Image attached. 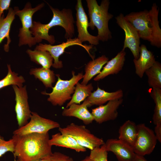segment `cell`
Returning a JSON list of instances; mask_svg holds the SVG:
<instances>
[{
    "label": "cell",
    "instance_id": "cell-1",
    "mask_svg": "<svg viewBox=\"0 0 161 161\" xmlns=\"http://www.w3.org/2000/svg\"><path fill=\"white\" fill-rule=\"evenodd\" d=\"M12 138L15 141V161L16 157L22 161H35L53 154L48 132L13 135Z\"/></svg>",
    "mask_w": 161,
    "mask_h": 161
},
{
    "label": "cell",
    "instance_id": "cell-2",
    "mask_svg": "<svg viewBox=\"0 0 161 161\" xmlns=\"http://www.w3.org/2000/svg\"><path fill=\"white\" fill-rule=\"evenodd\" d=\"M159 12L158 6L154 3L149 10L132 12L125 17L135 29L140 38L160 48L161 47V29L158 21Z\"/></svg>",
    "mask_w": 161,
    "mask_h": 161
},
{
    "label": "cell",
    "instance_id": "cell-3",
    "mask_svg": "<svg viewBox=\"0 0 161 161\" xmlns=\"http://www.w3.org/2000/svg\"><path fill=\"white\" fill-rule=\"evenodd\" d=\"M48 5L53 14L50 21L46 24L39 21H33V26L30 29L32 35L34 36L37 43L45 40L50 44H54L55 41L54 36L49 35L48 33L50 29L57 26H60L64 29L66 38H72L75 35V21L72 10L64 8L60 10Z\"/></svg>",
    "mask_w": 161,
    "mask_h": 161
},
{
    "label": "cell",
    "instance_id": "cell-4",
    "mask_svg": "<svg viewBox=\"0 0 161 161\" xmlns=\"http://www.w3.org/2000/svg\"><path fill=\"white\" fill-rule=\"evenodd\" d=\"M90 22L89 27L94 30L96 27L97 36L99 41H107L112 38L108 25L109 21L113 15L108 12L110 5L109 0H103L99 5L96 0H86Z\"/></svg>",
    "mask_w": 161,
    "mask_h": 161
},
{
    "label": "cell",
    "instance_id": "cell-5",
    "mask_svg": "<svg viewBox=\"0 0 161 161\" xmlns=\"http://www.w3.org/2000/svg\"><path fill=\"white\" fill-rule=\"evenodd\" d=\"M72 73V77L69 80H62L59 75H56L58 80L55 86L52 88V92L50 93L45 91L41 92L42 94L49 96L47 100L53 105L62 106L67 101L71 100V95L75 91V86L83 78L84 75L82 72L75 75L73 71Z\"/></svg>",
    "mask_w": 161,
    "mask_h": 161
},
{
    "label": "cell",
    "instance_id": "cell-6",
    "mask_svg": "<svg viewBox=\"0 0 161 161\" xmlns=\"http://www.w3.org/2000/svg\"><path fill=\"white\" fill-rule=\"evenodd\" d=\"M44 5V4L42 3L32 8L31 3L28 2L22 10H19L17 7H14L16 15L19 17L22 24V27L19 29L18 35L19 47L28 45L30 47H31L37 43L34 37L32 36L30 31L33 25L32 16L35 13L41 10Z\"/></svg>",
    "mask_w": 161,
    "mask_h": 161
},
{
    "label": "cell",
    "instance_id": "cell-7",
    "mask_svg": "<svg viewBox=\"0 0 161 161\" xmlns=\"http://www.w3.org/2000/svg\"><path fill=\"white\" fill-rule=\"evenodd\" d=\"M58 130L62 134L72 137L79 145L90 151L105 143L102 138L92 134L84 125L71 123L65 127H60Z\"/></svg>",
    "mask_w": 161,
    "mask_h": 161
},
{
    "label": "cell",
    "instance_id": "cell-8",
    "mask_svg": "<svg viewBox=\"0 0 161 161\" xmlns=\"http://www.w3.org/2000/svg\"><path fill=\"white\" fill-rule=\"evenodd\" d=\"M30 119V121L24 126L14 131L13 135L21 136L34 133H46L52 129L60 127L58 122L42 117L35 112H31Z\"/></svg>",
    "mask_w": 161,
    "mask_h": 161
},
{
    "label": "cell",
    "instance_id": "cell-9",
    "mask_svg": "<svg viewBox=\"0 0 161 161\" xmlns=\"http://www.w3.org/2000/svg\"><path fill=\"white\" fill-rule=\"evenodd\" d=\"M137 135L133 147L135 154L144 156L151 154L156 145L157 139L154 133L144 123L137 125Z\"/></svg>",
    "mask_w": 161,
    "mask_h": 161
},
{
    "label": "cell",
    "instance_id": "cell-10",
    "mask_svg": "<svg viewBox=\"0 0 161 161\" xmlns=\"http://www.w3.org/2000/svg\"><path fill=\"white\" fill-rule=\"evenodd\" d=\"M74 45H79L83 47L92 59H94L89 52L90 49L92 48V46L83 44L77 38L67 39L66 42L55 45L40 43L36 46L35 49L48 52L53 59L54 62L52 66L55 69H60L63 67V65L62 61L59 60V57L64 53L66 49Z\"/></svg>",
    "mask_w": 161,
    "mask_h": 161
},
{
    "label": "cell",
    "instance_id": "cell-11",
    "mask_svg": "<svg viewBox=\"0 0 161 161\" xmlns=\"http://www.w3.org/2000/svg\"><path fill=\"white\" fill-rule=\"evenodd\" d=\"M116 23L125 33V38L122 50L128 48L131 52L134 59L138 58L140 51V38L134 28L127 21L122 13L115 17Z\"/></svg>",
    "mask_w": 161,
    "mask_h": 161
},
{
    "label": "cell",
    "instance_id": "cell-12",
    "mask_svg": "<svg viewBox=\"0 0 161 161\" xmlns=\"http://www.w3.org/2000/svg\"><path fill=\"white\" fill-rule=\"evenodd\" d=\"M15 93V111L19 128L23 126L28 122L31 114L28 102V95L26 86L18 87L12 86Z\"/></svg>",
    "mask_w": 161,
    "mask_h": 161
},
{
    "label": "cell",
    "instance_id": "cell-13",
    "mask_svg": "<svg viewBox=\"0 0 161 161\" xmlns=\"http://www.w3.org/2000/svg\"><path fill=\"white\" fill-rule=\"evenodd\" d=\"M76 24L78 32L77 38L82 43L88 41L91 45H97L99 41L97 37L90 34L88 31L89 22L81 0H77L75 6Z\"/></svg>",
    "mask_w": 161,
    "mask_h": 161
},
{
    "label": "cell",
    "instance_id": "cell-14",
    "mask_svg": "<svg viewBox=\"0 0 161 161\" xmlns=\"http://www.w3.org/2000/svg\"><path fill=\"white\" fill-rule=\"evenodd\" d=\"M122 98L110 100L104 105L92 109L91 114L94 120L99 124L115 120L118 115L117 109L122 104Z\"/></svg>",
    "mask_w": 161,
    "mask_h": 161
},
{
    "label": "cell",
    "instance_id": "cell-15",
    "mask_svg": "<svg viewBox=\"0 0 161 161\" xmlns=\"http://www.w3.org/2000/svg\"><path fill=\"white\" fill-rule=\"evenodd\" d=\"M104 145L106 150L112 152L118 161H133L135 157L133 147L119 139H108Z\"/></svg>",
    "mask_w": 161,
    "mask_h": 161
},
{
    "label": "cell",
    "instance_id": "cell-16",
    "mask_svg": "<svg viewBox=\"0 0 161 161\" xmlns=\"http://www.w3.org/2000/svg\"><path fill=\"white\" fill-rule=\"evenodd\" d=\"M88 103L85 99L81 104L73 103L62 111V115L65 117H73L82 121L86 125L91 123L94 120V117L88 109Z\"/></svg>",
    "mask_w": 161,
    "mask_h": 161
},
{
    "label": "cell",
    "instance_id": "cell-17",
    "mask_svg": "<svg viewBox=\"0 0 161 161\" xmlns=\"http://www.w3.org/2000/svg\"><path fill=\"white\" fill-rule=\"evenodd\" d=\"M126 53L122 50L116 56L108 61L102 70L94 79L95 81L103 79L111 75L116 74L122 69L125 61Z\"/></svg>",
    "mask_w": 161,
    "mask_h": 161
},
{
    "label": "cell",
    "instance_id": "cell-18",
    "mask_svg": "<svg viewBox=\"0 0 161 161\" xmlns=\"http://www.w3.org/2000/svg\"><path fill=\"white\" fill-rule=\"evenodd\" d=\"M123 96V92L121 89L114 92H108L98 86L97 89L86 99L88 103V107H90L93 105H103L109 101L122 98Z\"/></svg>",
    "mask_w": 161,
    "mask_h": 161
},
{
    "label": "cell",
    "instance_id": "cell-19",
    "mask_svg": "<svg viewBox=\"0 0 161 161\" xmlns=\"http://www.w3.org/2000/svg\"><path fill=\"white\" fill-rule=\"evenodd\" d=\"M156 61L152 52L148 50L145 45H141L138 58L133 60L136 74L140 78H142L145 71L151 67Z\"/></svg>",
    "mask_w": 161,
    "mask_h": 161
},
{
    "label": "cell",
    "instance_id": "cell-20",
    "mask_svg": "<svg viewBox=\"0 0 161 161\" xmlns=\"http://www.w3.org/2000/svg\"><path fill=\"white\" fill-rule=\"evenodd\" d=\"M15 15V10L10 7L6 17L4 14H3L0 18V44L3 40L6 38L7 42L4 46V50L6 52H8L9 49V44L11 42L9 36L10 32Z\"/></svg>",
    "mask_w": 161,
    "mask_h": 161
},
{
    "label": "cell",
    "instance_id": "cell-21",
    "mask_svg": "<svg viewBox=\"0 0 161 161\" xmlns=\"http://www.w3.org/2000/svg\"><path fill=\"white\" fill-rule=\"evenodd\" d=\"M49 143L52 146L65 147L78 152H84L86 150V148L79 145L72 137L60 132L52 135L49 140Z\"/></svg>",
    "mask_w": 161,
    "mask_h": 161
},
{
    "label": "cell",
    "instance_id": "cell-22",
    "mask_svg": "<svg viewBox=\"0 0 161 161\" xmlns=\"http://www.w3.org/2000/svg\"><path fill=\"white\" fill-rule=\"evenodd\" d=\"M108 61V58L104 55L90 61L85 66V73L81 84L86 85L94 76L100 72L103 66Z\"/></svg>",
    "mask_w": 161,
    "mask_h": 161
},
{
    "label": "cell",
    "instance_id": "cell-23",
    "mask_svg": "<svg viewBox=\"0 0 161 161\" xmlns=\"http://www.w3.org/2000/svg\"><path fill=\"white\" fill-rule=\"evenodd\" d=\"M119 139L133 147L137 135V125L130 120L126 121L119 130Z\"/></svg>",
    "mask_w": 161,
    "mask_h": 161
},
{
    "label": "cell",
    "instance_id": "cell-24",
    "mask_svg": "<svg viewBox=\"0 0 161 161\" xmlns=\"http://www.w3.org/2000/svg\"><path fill=\"white\" fill-rule=\"evenodd\" d=\"M26 52L31 61L41 65L42 67L50 69L52 66L53 59L48 52L28 49Z\"/></svg>",
    "mask_w": 161,
    "mask_h": 161
},
{
    "label": "cell",
    "instance_id": "cell-25",
    "mask_svg": "<svg viewBox=\"0 0 161 161\" xmlns=\"http://www.w3.org/2000/svg\"><path fill=\"white\" fill-rule=\"evenodd\" d=\"M29 73L41 81L46 88H52V84L55 81L54 72L49 69L43 67L33 68L30 69Z\"/></svg>",
    "mask_w": 161,
    "mask_h": 161
},
{
    "label": "cell",
    "instance_id": "cell-26",
    "mask_svg": "<svg viewBox=\"0 0 161 161\" xmlns=\"http://www.w3.org/2000/svg\"><path fill=\"white\" fill-rule=\"evenodd\" d=\"M76 85L74 94L66 108H68L73 103L80 104L90 95L93 89L91 83L83 85L78 82Z\"/></svg>",
    "mask_w": 161,
    "mask_h": 161
},
{
    "label": "cell",
    "instance_id": "cell-27",
    "mask_svg": "<svg viewBox=\"0 0 161 161\" xmlns=\"http://www.w3.org/2000/svg\"><path fill=\"white\" fill-rule=\"evenodd\" d=\"M148 77V86L152 88L161 89V64L156 61L145 72Z\"/></svg>",
    "mask_w": 161,
    "mask_h": 161
},
{
    "label": "cell",
    "instance_id": "cell-28",
    "mask_svg": "<svg viewBox=\"0 0 161 161\" xmlns=\"http://www.w3.org/2000/svg\"><path fill=\"white\" fill-rule=\"evenodd\" d=\"M8 72L6 76L0 80V90L7 86L15 85L18 87L23 86L25 82L24 77L18 75V73L12 71L10 64H7Z\"/></svg>",
    "mask_w": 161,
    "mask_h": 161
},
{
    "label": "cell",
    "instance_id": "cell-29",
    "mask_svg": "<svg viewBox=\"0 0 161 161\" xmlns=\"http://www.w3.org/2000/svg\"><path fill=\"white\" fill-rule=\"evenodd\" d=\"M150 95L155 106L152 120L155 125L161 124V89L152 88Z\"/></svg>",
    "mask_w": 161,
    "mask_h": 161
},
{
    "label": "cell",
    "instance_id": "cell-30",
    "mask_svg": "<svg viewBox=\"0 0 161 161\" xmlns=\"http://www.w3.org/2000/svg\"><path fill=\"white\" fill-rule=\"evenodd\" d=\"M89 156L92 161H108V151L104 144L91 150Z\"/></svg>",
    "mask_w": 161,
    "mask_h": 161
},
{
    "label": "cell",
    "instance_id": "cell-31",
    "mask_svg": "<svg viewBox=\"0 0 161 161\" xmlns=\"http://www.w3.org/2000/svg\"><path fill=\"white\" fill-rule=\"evenodd\" d=\"M14 150V139L12 138L6 141L0 135V157L8 152H11L13 154Z\"/></svg>",
    "mask_w": 161,
    "mask_h": 161
},
{
    "label": "cell",
    "instance_id": "cell-32",
    "mask_svg": "<svg viewBox=\"0 0 161 161\" xmlns=\"http://www.w3.org/2000/svg\"><path fill=\"white\" fill-rule=\"evenodd\" d=\"M52 161H73L71 157L60 152H55L52 156Z\"/></svg>",
    "mask_w": 161,
    "mask_h": 161
},
{
    "label": "cell",
    "instance_id": "cell-33",
    "mask_svg": "<svg viewBox=\"0 0 161 161\" xmlns=\"http://www.w3.org/2000/svg\"><path fill=\"white\" fill-rule=\"evenodd\" d=\"M11 1L10 0H0V18L4 14L5 10H7L10 8Z\"/></svg>",
    "mask_w": 161,
    "mask_h": 161
},
{
    "label": "cell",
    "instance_id": "cell-34",
    "mask_svg": "<svg viewBox=\"0 0 161 161\" xmlns=\"http://www.w3.org/2000/svg\"><path fill=\"white\" fill-rule=\"evenodd\" d=\"M157 140L161 142V124L156 125L154 132Z\"/></svg>",
    "mask_w": 161,
    "mask_h": 161
},
{
    "label": "cell",
    "instance_id": "cell-35",
    "mask_svg": "<svg viewBox=\"0 0 161 161\" xmlns=\"http://www.w3.org/2000/svg\"><path fill=\"white\" fill-rule=\"evenodd\" d=\"M133 161H148L147 160L144 156H140L136 154Z\"/></svg>",
    "mask_w": 161,
    "mask_h": 161
},
{
    "label": "cell",
    "instance_id": "cell-36",
    "mask_svg": "<svg viewBox=\"0 0 161 161\" xmlns=\"http://www.w3.org/2000/svg\"><path fill=\"white\" fill-rule=\"evenodd\" d=\"M52 155L45 158L39 159L35 161H52Z\"/></svg>",
    "mask_w": 161,
    "mask_h": 161
},
{
    "label": "cell",
    "instance_id": "cell-37",
    "mask_svg": "<svg viewBox=\"0 0 161 161\" xmlns=\"http://www.w3.org/2000/svg\"><path fill=\"white\" fill-rule=\"evenodd\" d=\"M81 161H92L89 158V156H87L84 159L82 160Z\"/></svg>",
    "mask_w": 161,
    "mask_h": 161
},
{
    "label": "cell",
    "instance_id": "cell-38",
    "mask_svg": "<svg viewBox=\"0 0 161 161\" xmlns=\"http://www.w3.org/2000/svg\"><path fill=\"white\" fill-rule=\"evenodd\" d=\"M16 161H22L20 159L18 158V159Z\"/></svg>",
    "mask_w": 161,
    "mask_h": 161
}]
</instances>
